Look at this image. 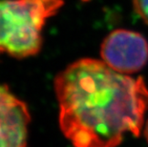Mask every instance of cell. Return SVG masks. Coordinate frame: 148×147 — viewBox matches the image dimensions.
I'll return each instance as SVG.
<instances>
[{
    "label": "cell",
    "instance_id": "6da1fadb",
    "mask_svg": "<svg viewBox=\"0 0 148 147\" xmlns=\"http://www.w3.org/2000/svg\"><path fill=\"white\" fill-rule=\"evenodd\" d=\"M61 132L74 147H118L138 137L148 111V87L102 60L80 58L53 81Z\"/></svg>",
    "mask_w": 148,
    "mask_h": 147
},
{
    "label": "cell",
    "instance_id": "8992f818",
    "mask_svg": "<svg viewBox=\"0 0 148 147\" xmlns=\"http://www.w3.org/2000/svg\"><path fill=\"white\" fill-rule=\"evenodd\" d=\"M144 136H145V139L148 142V120H147L146 125H145V129H144Z\"/></svg>",
    "mask_w": 148,
    "mask_h": 147
},
{
    "label": "cell",
    "instance_id": "277c9868",
    "mask_svg": "<svg viewBox=\"0 0 148 147\" xmlns=\"http://www.w3.org/2000/svg\"><path fill=\"white\" fill-rule=\"evenodd\" d=\"M30 121L26 103L0 84V147H27Z\"/></svg>",
    "mask_w": 148,
    "mask_h": 147
},
{
    "label": "cell",
    "instance_id": "7a4b0ae2",
    "mask_svg": "<svg viewBox=\"0 0 148 147\" xmlns=\"http://www.w3.org/2000/svg\"><path fill=\"white\" fill-rule=\"evenodd\" d=\"M63 5L64 0H0V55L19 59L36 55L47 21Z\"/></svg>",
    "mask_w": 148,
    "mask_h": 147
},
{
    "label": "cell",
    "instance_id": "3957f363",
    "mask_svg": "<svg viewBox=\"0 0 148 147\" xmlns=\"http://www.w3.org/2000/svg\"><path fill=\"white\" fill-rule=\"evenodd\" d=\"M100 55L101 60L118 73L135 74L148 62V41L138 32L116 29L103 39Z\"/></svg>",
    "mask_w": 148,
    "mask_h": 147
},
{
    "label": "cell",
    "instance_id": "5b68a950",
    "mask_svg": "<svg viewBox=\"0 0 148 147\" xmlns=\"http://www.w3.org/2000/svg\"><path fill=\"white\" fill-rule=\"evenodd\" d=\"M132 4L136 14L148 25V0H132Z\"/></svg>",
    "mask_w": 148,
    "mask_h": 147
}]
</instances>
